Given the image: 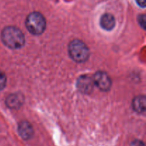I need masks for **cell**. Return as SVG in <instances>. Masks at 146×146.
I'll return each mask as SVG.
<instances>
[{
    "label": "cell",
    "instance_id": "5b68a950",
    "mask_svg": "<svg viewBox=\"0 0 146 146\" xmlns=\"http://www.w3.org/2000/svg\"><path fill=\"white\" fill-rule=\"evenodd\" d=\"M94 80L88 76H82L77 81V87L78 90L84 94H89L94 88Z\"/></svg>",
    "mask_w": 146,
    "mask_h": 146
},
{
    "label": "cell",
    "instance_id": "ba28073f",
    "mask_svg": "<svg viewBox=\"0 0 146 146\" xmlns=\"http://www.w3.org/2000/svg\"><path fill=\"white\" fill-rule=\"evenodd\" d=\"M146 98L145 96H138L133 101V108L138 113H143L145 111Z\"/></svg>",
    "mask_w": 146,
    "mask_h": 146
},
{
    "label": "cell",
    "instance_id": "6da1fadb",
    "mask_svg": "<svg viewBox=\"0 0 146 146\" xmlns=\"http://www.w3.org/2000/svg\"><path fill=\"white\" fill-rule=\"evenodd\" d=\"M1 36L3 43L10 48H19L25 43L24 35L17 27H5L1 32Z\"/></svg>",
    "mask_w": 146,
    "mask_h": 146
},
{
    "label": "cell",
    "instance_id": "7a4b0ae2",
    "mask_svg": "<svg viewBox=\"0 0 146 146\" xmlns=\"http://www.w3.org/2000/svg\"><path fill=\"white\" fill-rule=\"evenodd\" d=\"M68 53L71 58L78 63L85 62L89 57L88 46L80 40H74L70 43Z\"/></svg>",
    "mask_w": 146,
    "mask_h": 146
},
{
    "label": "cell",
    "instance_id": "52a82bcc",
    "mask_svg": "<svg viewBox=\"0 0 146 146\" xmlns=\"http://www.w3.org/2000/svg\"><path fill=\"white\" fill-rule=\"evenodd\" d=\"M19 133L23 139H30L33 135V128L29 123L22 122L19 126Z\"/></svg>",
    "mask_w": 146,
    "mask_h": 146
},
{
    "label": "cell",
    "instance_id": "277c9868",
    "mask_svg": "<svg viewBox=\"0 0 146 146\" xmlns=\"http://www.w3.org/2000/svg\"><path fill=\"white\" fill-rule=\"evenodd\" d=\"M94 85L96 86L100 90L104 91H108L111 87V80L108 74L104 71L96 73L94 77Z\"/></svg>",
    "mask_w": 146,
    "mask_h": 146
},
{
    "label": "cell",
    "instance_id": "3957f363",
    "mask_svg": "<svg viewBox=\"0 0 146 146\" xmlns=\"http://www.w3.org/2000/svg\"><path fill=\"white\" fill-rule=\"evenodd\" d=\"M26 27L30 33L38 35L44 32L46 28V20L44 16L38 12L29 14L26 19Z\"/></svg>",
    "mask_w": 146,
    "mask_h": 146
},
{
    "label": "cell",
    "instance_id": "4fadbf2b",
    "mask_svg": "<svg viewBox=\"0 0 146 146\" xmlns=\"http://www.w3.org/2000/svg\"><path fill=\"white\" fill-rule=\"evenodd\" d=\"M136 1H137V3H138V4L140 6V7H143V8L145 7L146 0H136Z\"/></svg>",
    "mask_w": 146,
    "mask_h": 146
},
{
    "label": "cell",
    "instance_id": "30bf717a",
    "mask_svg": "<svg viewBox=\"0 0 146 146\" xmlns=\"http://www.w3.org/2000/svg\"><path fill=\"white\" fill-rule=\"evenodd\" d=\"M7 84V77L4 72L0 71V91L5 87Z\"/></svg>",
    "mask_w": 146,
    "mask_h": 146
},
{
    "label": "cell",
    "instance_id": "7c38bea8",
    "mask_svg": "<svg viewBox=\"0 0 146 146\" xmlns=\"http://www.w3.org/2000/svg\"><path fill=\"white\" fill-rule=\"evenodd\" d=\"M131 146H145V144L141 141H134L131 143Z\"/></svg>",
    "mask_w": 146,
    "mask_h": 146
},
{
    "label": "cell",
    "instance_id": "8fae6325",
    "mask_svg": "<svg viewBox=\"0 0 146 146\" xmlns=\"http://www.w3.org/2000/svg\"><path fill=\"white\" fill-rule=\"evenodd\" d=\"M138 21H139V24H140V25L141 26V27H143V29H145V27H146V17H145V15L143 14V15L140 16Z\"/></svg>",
    "mask_w": 146,
    "mask_h": 146
},
{
    "label": "cell",
    "instance_id": "9c48e42d",
    "mask_svg": "<svg viewBox=\"0 0 146 146\" xmlns=\"http://www.w3.org/2000/svg\"><path fill=\"white\" fill-rule=\"evenodd\" d=\"M21 97L18 95H10L7 98V105L8 106L9 108H19L20 106L21 105Z\"/></svg>",
    "mask_w": 146,
    "mask_h": 146
},
{
    "label": "cell",
    "instance_id": "8992f818",
    "mask_svg": "<svg viewBox=\"0 0 146 146\" xmlns=\"http://www.w3.org/2000/svg\"><path fill=\"white\" fill-rule=\"evenodd\" d=\"M101 27L106 30H111L115 24V20L113 16L111 14H105L101 17L100 20Z\"/></svg>",
    "mask_w": 146,
    "mask_h": 146
}]
</instances>
